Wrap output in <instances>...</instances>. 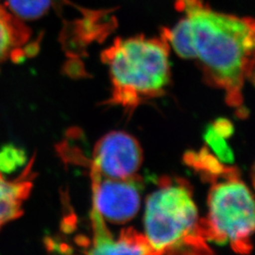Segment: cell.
I'll use <instances>...</instances> for the list:
<instances>
[{"instance_id":"cell-2","label":"cell","mask_w":255,"mask_h":255,"mask_svg":"<svg viewBox=\"0 0 255 255\" xmlns=\"http://www.w3.org/2000/svg\"><path fill=\"white\" fill-rule=\"evenodd\" d=\"M168 51L163 36L117 39L102 54L109 67L114 101L133 106L163 92L170 77Z\"/></svg>"},{"instance_id":"cell-4","label":"cell","mask_w":255,"mask_h":255,"mask_svg":"<svg viewBox=\"0 0 255 255\" xmlns=\"http://www.w3.org/2000/svg\"><path fill=\"white\" fill-rule=\"evenodd\" d=\"M255 226V201L246 184L234 176L215 183L210 190L207 219L201 220L205 241L230 244L237 253L246 254L252 248Z\"/></svg>"},{"instance_id":"cell-11","label":"cell","mask_w":255,"mask_h":255,"mask_svg":"<svg viewBox=\"0 0 255 255\" xmlns=\"http://www.w3.org/2000/svg\"><path fill=\"white\" fill-rule=\"evenodd\" d=\"M27 161L24 149L13 144H7L0 147V175L11 174L21 168Z\"/></svg>"},{"instance_id":"cell-3","label":"cell","mask_w":255,"mask_h":255,"mask_svg":"<svg viewBox=\"0 0 255 255\" xmlns=\"http://www.w3.org/2000/svg\"><path fill=\"white\" fill-rule=\"evenodd\" d=\"M144 226L152 255L208 248L191 191L180 182H164L147 198Z\"/></svg>"},{"instance_id":"cell-1","label":"cell","mask_w":255,"mask_h":255,"mask_svg":"<svg viewBox=\"0 0 255 255\" xmlns=\"http://www.w3.org/2000/svg\"><path fill=\"white\" fill-rule=\"evenodd\" d=\"M188 19L192 59L199 60L210 81L240 106L245 82L253 75L255 21L221 13L201 0H176Z\"/></svg>"},{"instance_id":"cell-6","label":"cell","mask_w":255,"mask_h":255,"mask_svg":"<svg viewBox=\"0 0 255 255\" xmlns=\"http://www.w3.org/2000/svg\"><path fill=\"white\" fill-rule=\"evenodd\" d=\"M135 178L109 179L91 171L92 206L102 219L113 223H125L136 215L141 197Z\"/></svg>"},{"instance_id":"cell-7","label":"cell","mask_w":255,"mask_h":255,"mask_svg":"<svg viewBox=\"0 0 255 255\" xmlns=\"http://www.w3.org/2000/svg\"><path fill=\"white\" fill-rule=\"evenodd\" d=\"M29 188L28 182H8L0 175V229L21 215Z\"/></svg>"},{"instance_id":"cell-9","label":"cell","mask_w":255,"mask_h":255,"mask_svg":"<svg viewBox=\"0 0 255 255\" xmlns=\"http://www.w3.org/2000/svg\"><path fill=\"white\" fill-rule=\"evenodd\" d=\"M21 25L0 6V61L16 44Z\"/></svg>"},{"instance_id":"cell-5","label":"cell","mask_w":255,"mask_h":255,"mask_svg":"<svg viewBox=\"0 0 255 255\" xmlns=\"http://www.w3.org/2000/svg\"><path fill=\"white\" fill-rule=\"evenodd\" d=\"M142 160V149L134 137L112 131L96 144L91 171L103 178L129 179L136 177Z\"/></svg>"},{"instance_id":"cell-8","label":"cell","mask_w":255,"mask_h":255,"mask_svg":"<svg viewBox=\"0 0 255 255\" xmlns=\"http://www.w3.org/2000/svg\"><path fill=\"white\" fill-rule=\"evenodd\" d=\"M51 2L52 0H5L14 16L24 20L40 18L50 8Z\"/></svg>"},{"instance_id":"cell-10","label":"cell","mask_w":255,"mask_h":255,"mask_svg":"<svg viewBox=\"0 0 255 255\" xmlns=\"http://www.w3.org/2000/svg\"><path fill=\"white\" fill-rule=\"evenodd\" d=\"M231 132L232 126L227 121H219L208 128L205 136L210 146L225 162H230L233 159L232 150L226 144V137Z\"/></svg>"}]
</instances>
